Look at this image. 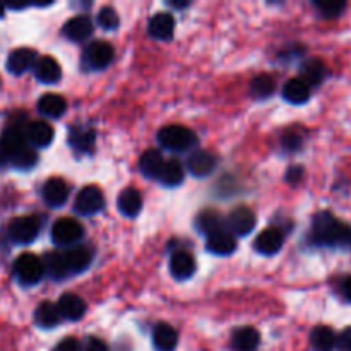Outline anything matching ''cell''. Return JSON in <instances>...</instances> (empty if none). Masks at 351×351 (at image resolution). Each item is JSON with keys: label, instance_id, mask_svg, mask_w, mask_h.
<instances>
[{"label": "cell", "instance_id": "6da1fadb", "mask_svg": "<svg viewBox=\"0 0 351 351\" xmlns=\"http://www.w3.org/2000/svg\"><path fill=\"white\" fill-rule=\"evenodd\" d=\"M312 239L319 245H345L351 242V228L331 213H319L312 221Z\"/></svg>", "mask_w": 351, "mask_h": 351}, {"label": "cell", "instance_id": "7a4b0ae2", "mask_svg": "<svg viewBox=\"0 0 351 351\" xmlns=\"http://www.w3.org/2000/svg\"><path fill=\"white\" fill-rule=\"evenodd\" d=\"M158 141L161 146L168 151H175V153H184V151L191 149L195 146L197 137L191 129L184 125H167L158 132Z\"/></svg>", "mask_w": 351, "mask_h": 351}, {"label": "cell", "instance_id": "3957f363", "mask_svg": "<svg viewBox=\"0 0 351 351\" xmlns=\"http://www.w3.org/2000/svg\"><path fill=\"white\" fill-rule=\"evenodd\" d=\"M45 274V264L34 254H21L14 263V276L24 287L40 283Z\"/></svg>", "mask_w": 351, "mask_h": 351}, {"label": "cell", "instance_id": "277c9868", "mask_svg": "<svg viewBox=\"0 0 351 351\" xmlns=\"http://www.w3.org/2000/svg\"><path fill=\"white\" fill-rule=\"evenodd\" d=\"M81 223L72 218H60L51 226V240L58 247H72L77 243L82 237Z\"/></svg>", "mask_w": 351, "mask_h": 351}, {"label": "cell", "instance_id": "5b68a950", "mask_svg": "<svg viewBox=\"0 0 351 351\" xmlns=\"http://www.w3.org/2000/svg\"><path fill=\"white\" fill-rule=\"evenodd\" d=\"M9 237L12 242L21 243V245H27L33 240H36L38 233H40V223L33 216H19V218H14L9 223Z\"/></svg>", "mask_w": 351, "mask_h": 351}, {"label": "cell", "instance_id": "8992f818", "mask_svg": "<svg viewBox=\"0 0 351 351\" xmlns=\"http://www.w3.org/2000/svg\"><path fill=\"white\" fill-rule=\"evenodd\" d=\"M105 206V197L103 192L95 185H88V187L81 189L74 202V208L79 215L82 216H93L98 215Z\"/></svg>", "mask_w": 351, "mask_h": 351}, {"label": "cell", "instance_id": "52a82bcc", "mask_svg": "<svg viewBox=\"0 0 351 351\" xmlns=\"http://www.w3.org/2000/svg\"><path fill=\"white\" fill-rule=\"evenodd\" d=\"M62 261H64L65 274H79L89 267L93 261V254L88 247L74 245L69 247L67 250H62Z\"/></svg>", "mask_w": 351, "mask_h": 351}, {"label": "cell", "instance_id": "ba28073f", "mask_svg": "<svg viewBox=\"0 0 351 351\" xmlns=\"http://www.w3.org/2000/svg\"><path fill=\"white\" fill-rule=\"evenodd\" d=\"M113 47L108 41H93L91 45H88L84 51V62L88 64V67L96 69V71H101V69L108 67L113 60Z\"/></svg>", "mask_w": 351, "mask_h": 351}, {"label": "cell", "instance_id": "9c48e42d", "mask_svg": "<svg viewBox=\"0 0 351 351\" xmlns=\"http://www.w3.org/2000/svg\"><path fill=\"white\" fill-rule=\"evenodd\" d=\"M26 146V134L17 125H10L0 137V163L10 161L14 153Z\"/></svg>", "mask_w": 351, "mask_h": 351}, {"label": "cell", "instance_id": "30bf717a", "mask_svg": "<svg viewBox=\"0 0 351 351\" xmlns=\"http://www.w3.org/2000/svg\"><path fill=\"white\" fill-rule=\"evenodd\" d=\"M228 226L232 230L233 235L247 237L254 232L256 228V215L252 209L240 206V208L233 209L228 216Z\"/></svg>", "mask_w": 351, "mask_h": 351}, {"label": "cell", "instance_id": "8fae6325", "mask_svg": "<svg viewBox=\"0 0 351 351\" xmlns=\"http://www.w3.org/2000/svg\"><path fill=\"white\" fill-rule=\"evenodd\" d=\"M36 51L31 48H16L7 57V71L14 75H21L36 65Z\"/></svg>", "mask_w": 351, "mask_h": 351}, {"label": "cell", "instance_id": "7c38bea8", "mask_svg": "<svg viewBox=\"0 0 351 351\" xmlns=\"http://www.w3.org/2000/svg\"><path fill=\"white\" fill-rule=\"evenodd\" d=\"M41 194L50 208H62L69 199V187L62 178H48L43 184Z\"/></svg>", "mask_w": 351, "mask_h": 351}, {"label": "cell", "instance_id": "4fadbf2b", "mask_svg": "<svg viewBox=\"0 0 351 351\" xmlns=\"http://www.w3.org/2000/svg\"><path fill=\"white\" fill-rule=\"evenodd\" d=\"M206 245H208L209 252L216 254V256H230V254L235 252L237 240L233 233L219 230V232L206 237Z\"/></svg>", "mask_w": 351, "mask_h": 351}, {"label": "cell", "instance_id": "5bb4252c", "mask_svg": "<svg viewBox=\"0 0 351 351\" xmlns=\"http://www.w3.org/2000/svg\"><path fill=\"white\" fill-rule=\"evenodd\" d=\"M26 134V143H29L34 147H47L50 146L53 141V129L50 123L38 120V122H31L24 130Z\"/></svg>", "mask_w": 351, "mask_h": 351}, {"label": "cell", "instance_id": "9a60e30c", "mask_svg": "<svg viewBox=\"0 0 351 351\" xmlns=\"http://www.w3.org/2000/svg\"><path fill=\"white\" fill-rule=\"evenodd\" d=\"M283 247V233L278 228H266L256 239V250L263 256H274Z\"/></svg>", "mask_w": 351, "mask_h": 351}, {"label": "cell", "instance_id": "2e32d148", "mask_svg": "<svg viewBox=\"0 0 351 351\" xmlns=\"http://www.w3.org/2000/svg\"><path fill=\"white\" fill-rule=\"evenodd\" d=\"M60 315L67 321H79L86 314V302L75 293L62 295L57 304Z\"/></svg>", "mask_w": 351, "mask_h": 351}, {"label": "cell", "instance_id": "e0dca14e", "mask_svg": "<svg viewBox=\"0 0 351 351\" xmlns=\"http://www.w3.org/2000/svg\"><path fill=\"white\" fill-rule=\"evenodd\" d=\"M147 29H149L151 36L156 38V40H161V41L171 40V36H173L175 33L173 16L168 12L154 14V16L151 17Z\"/></svg>", "mask_w": 351, "mask_h": 351}, {"label": "cell", "instance_id": "ac0fdd59", "mask_svg": "<svg viewBox=\"0 0 351 351\" xmlns=\"http://www.w3.org/2000/svg\"><path fill=\"white\" fill-rule=\"evenodd\" d=\"M187 168L194 177H208L216 168V158L208 151H195L189 156Z\"/></svg>", "mask_w": 351, "mask_h": 351}, {"label": "cell", "instance_id": "d6986e66", "mask_svg": "<svg viewBox=\"0 0 351 351\" xmlns=\"http://www.w3.org/2000/svg\"><path fill=\"white\" fill-rule=\"evenodd\" d=\"M93 21L86 16H75L64 26V34L72 41H84L93 34Z\"/></svg>", "mask_w": 351, "mask_h": 351}, {"label": "cell", "instance_id": "ffe728a7", "mask_svg": "<svg viewBox=\"0 0 351 351\" xmlns=\"http://www.w3.org/2000/svg\"><path fill=\"white\" fill-rule=\"evenodd\" d=\"M34 75L43 84H55V82L60 81L62 69L55 58L41 57L38 58L36 65H34Z\"/></svg>", "mask_w": 351, "mask_h": 351}, {"label": "cell", "instance_id": "44dd1931", "mask_svg": "<svg viewBox=\"0 0 351 351\" xmlns=\"http://www.w3.org/2000/svg\"><path fill=\"white\" fill-rule=\"evenodd\" d=\"M153 343L158 351H173L178 345L177 329L167 322H160L153 331Z\"/></svg>", "mask_w": 351, "mask_h": 351}, {"label": "cell", "instance_id": "7402d4cb", "mask_svg": "<svg viewBox=\"0 0 351 351\" xmlns=\"http://www.w3.org/2000/svg\"><path fill=\"white\" fill-rule=\"evenodd\" d=\"M170 273L177 280H189L195 273V261L189 252L178 250L170 259Z\"/></svg>", "mask_w": 351, "mask_h": 351}, {"label": "cell", "instance_id": "603a6c76", "mask_svg": "<svg viewBox=\"0 0 351 351\" xmlns=\"http://www.w3.org/2000/svg\"><path fill=\"white\" fill-rule=\"evenodd\" d=\"M119 211L127 218H136L143 209V195L137 189H125L122 194L119 195Z\"/></svg>", "mask_w": 351, "mask_h": 351}, {"label": "cell", "instance_id": "cb8c5ba5", "mask_svg": "<svg viewBox=\"0 0 351 351\" xmlns=\"http://www.w3.org/2000/svg\"><path fill=\"white\" fill-rule=\"evenodd\" d=\"M283 98L291 105H304L311 98V86L304 79H290L283 88Z\"/></svg>", "mask_w": 351, "mask_h": 351}, {"label": "cell", "instance_id": "d4e9b609", "mask_svg": "<svg viewBox=\"0 0 351 351\" xmlns=\"http://www.w3.org/2000/svg\"><path fill=\"white\" fill-rule=\"evenodd\" d=\"M38 110H40L41 115L48 117V119H58L65 113L67 110V101L62 98L60 95H55V93H47L40 98L38 101Z\"/></svg>", "mask_w": 351, "mask_h": 351}, {"label": "cell", "instance_id": "484cf974", "mask_svg": "<svg viewBox=\"0 0 351 351\" xmlns=\"http://www.w3.org/2000/svg\"><path fill=\"white\" fill-rule=\"evenodd\" d=\"M163 167H165V158L160 151L147 149L146 153L141 156L139 168H141V171H143L144 177L160 178Z\"/></svg>", "mask_w": 351, "mask_h": 351}, {"label": "cell", "instance_id": "4316f807", "mask_svg": "<svg viewBox=\"0 0 351 351\" xmlns=\"http://www.w3.org/2000/svg\"><path fill=\"white\" fill-rule=\"evenodd\" d=\"M60 311L51 302H43V304L38 305L36 312H34V322L43 329L55 328L60 322Z\"/></svg>", "mask_w": 351, "mask_h": 351}, {"label": "cell", "instance_id": "83f0119b", "mask_svg": "<svg viewBox=\"0 0 351 351\" xmlns=\"http://www.w3.org/2000/svg\"><path fill=\"white\" fill-rule=\"evenodd\" d=\"M259 341V332L254 328H240L232 338V345L235 351H256Z\"/></svg>", "mask_w": 351, "mask_h": 351}, {"label": "cell", "instance_id": "f1b7e54d", "mask_svg": "<svg viewBox=\"0 0 351 351\" xmlns=\"http://www.w3.org/2000/svg\"><path fill=\"white\" fill-rule=\"evenodd\" d=\"M311 343L312 348L315 351H332L335 346L338 345V338L332 332L331 328H326V326H319L312 331L311 335Z\"/></svg>", "mask_w": 351, "mask_h": 351}, {"label": "cell", "instance_id": "f546056e", "mask_svg": "<svg viewBox=\"0 0 351 351\" xmlns=\"http://www.w3.org/2000/svg\"><path fill=\"white\" fill-rule=\"evenodd\" d=\"M161 184H165L167 187H177L184 180V167L180 165V161L177 160H168L165 161V167L161 170L160 175Z\"/></svg>", "mask_w": 351, "mask_h": 351}, {"label": "cell", "instance_id": "4dcf8cb0", "mask_svg": "<svg viewBox=\"0 0 351 351\" xmlns=\"http://www.w3.org/2000/svg\"><path fill=\"white\" fill-rule=\"evenodd\" d=\"M302 75L308 86H319L326 77V65L317 58H312L302 67Z\"/></svg>", "mask_w": 351, "mask_h": 351}, {"label": "cell", "instance_id": "1f68e13d", "mask_svg": "<svg viewBox=\"0 0 351 351\" xmlns=\"http://www.w3.org/2000/svg\"><path fill=\"white\" fill-rule=\"evenodd\" d=\"M195 225H197L199 232L204 233L206 237H209L213 235V233L223 230V219L216 211H204L197 216Z\"/></svg>", "mask_w": 351, "mask_h": 351}, {"label": "cell", "instance_id": "d6a6232c", "mask_svg": "<svg viewBox=\"0 0 351 351\" xmlns=\"http://www.w3.org/2000/svg\"><path fill=\"white\" fill-rule=\"evenodd\" d=\"M274 88H276V82H274V79L267 74L257 75V77H254L252 82H250V93H252V96H256V98L259 99L269 98L274 93Z\"/></svg>", "mask_w": 351, "mask_h": 351}, {"label": "cell", "instance_id": "836d02e7", "mask_svg": "<svg viewBox=\"0 0 351 351\" xmlns=\"http://www.w3.org/2000/svg\"><path fill=\"white\" fill-rule=\"evenodd\" d=\"M36 161H38L36 151L29 146H24L21 147L17 153L12 154L9 163H12V167L19 168V170H31V168L36 165Z\"/></svg>", "mask_w": 351, "mask_h": 351}, {"label": "cell", "instance_id": "e575fe53", "mask_svg": "<svg viewBox=\"0 0 351 351\" xmlns=\"http://www.w3.org/2000/svg\"><path fill=\"white\" fill-rule=\"evenodd\" d=\"M43 264L45 271H47L51 278H55V280H62V278L67 276V274H65L64 261H62V252L48 254V256L45 257Z\"/></svg>", "mask_w": 351, "mask_h": 351}, {"label": "cell", "instance_id": "d590c367", "mask_svg": "<svg viewBox=\"0 0 351 351\" xmlns=\"http://www.w3.org/2000/svg\"><path fill=\"white\" fill-rule=\"evenodd\" d=\"M95 143V132L89 129H72L71 130V144L75 147V149H89Z\"/></svg>", "mask_w": 351, "mask_h": 351}, {"label": "cell", "instance_id": "8d00e7d4", "mask_svg": "<svg viewBox=\"0 0 351 351\" xmlns=\"http://www.w3.org/2000/svg\"><path fill=\"white\" fill-rule=\"evenodd\" d=\"M315 7L324 17H338L346 9V3L339 0H317Z\"/></svg>", "mask_w": 351, "mask_h": 351}, {"label": "cell", "instance_id": "74e56055", "mask_svg": "<svg viewBox=\"0 0 351 351\" xmlns=\"http://www.w3.org/2000/svg\"><path fill=\"white\" fill-rule=\"evenodd\" d=\"M98 24L103 29H115L120 24V17L113 7H103L98 14Z\"/></svg>", "mask_w": 351, "mask_h": 351}, {"label": "cell", "instance_id": "f35d334b", "mask_svg": "<svg viewBox=\"0 0 351 351\" xmlns=\"http://www.w3.org/2000/svg\"><path fill=\"white\" fill-rule=\"evenodd\" d=\"M55 351H81V346H79L77 339L65 338V339H62L60 343H58Z\"/></svg>", "mask_w": 351, "mask_h": 351}, {"label": "cell", "instance_id": "ab89813d", "mask_svg": "<svg viewBox=\"0 0 351 351\" xmlns=\"http://www.w3.org/2000/svg\"><path fill=\"white\" fill-rule=\"evenodd\" d=\"M84 351H108V346H106L105 341H101L99 338H88Z\"/></svg>", "mask_w": 351, "mask_h": 351}, {"label": "cell", "instance_id": "60d3db41", "mask_svg": "<svg viewBox=\"0 0 351 351\" xmlns=\"http://www.w3.org/2000/svg\"><path fill=\"white\" fill-rule=\"evenodd\" d=\"M338 345L345 351H351V328H346L345 331L339 335Z\"/></svg>", "mask_w": 351, "mask_h": 351}, {"label": "cell", "instance_id": "b9f144b4", "mask_svg": "<svg viewBox=\"0 0 351 351\" xmlns=\"http://www.w3.org/2000/svg\"><path fill=\"white\" fill-rule=\"evenodd\" d=\"M283 144L288 147V149H297L302 144V139L297 136V134H287L283 137Z\"/></svg>", "mask_w": 351, "mask_h": 351}, {"label": "cell", "instance_id": "7bdbcfd3", "mask_svg": "<svg viewBox=\"0 0 351 351\" xmlns=\"http://www.w3.org/2000/svg\"><path fill=\"white\" fill-rule=\"evenodd\" d=\"M300 177H302L300 168H291V170L287 173V180L290 182H298L300 180Z\"/></svg>", "mask_w": 351, "mask_h": 351}, {"label": "cell", "instance_id": "ee69618b", "mask_svg": "<svg viewBox=\"0 0 351 351\" xmlns=\"http://www.w3.org/2000/svg\"><path fill=\"white\" fill-rule=\"evenodd\" d=\"M343 291H345V297L351 302V276L346 278L345 285H343Z\"/></svg>", "mask_w": 351, "mask_h": 351}, {"label": "cell", "instance_id": "f6af8a7d", "mask_svg": "<svg viewBox=\"0 0 351 351\" xmlns=\"http://www.w3.org/2000/svg\"><path fill=\"white\" fill-rule=\"evenodd\" d=\"M171 5H173V7H187L189 2H171Z\"/></svg>", "mask_w": 351, "mask_h": 351}, {"label": "cell", "instance_id": "bcb514c9", "mask_svg": "<svg viewBox=\"0 0 351 351\" xmlns=\"http://www.w3.org/2000/svg\"><path fill=\"white\" fill-rule=\"evenodd\" d=\"M3 10H5V5H3V3H0V17H3Z\"/></svg>", "mask_w": 351, "mask_h": 351}]
</instances>
